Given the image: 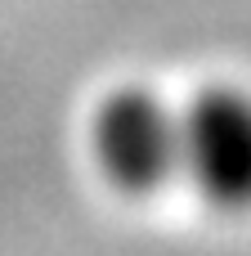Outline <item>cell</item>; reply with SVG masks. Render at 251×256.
I'll list each match as a JSON object with an SVG mask.
<instances>
[{
	"instance_id": "6da1fadb",
	"label": "cell",
	"mask_w": 251,
	"mask_h": 256,
	"mask_svg": "<svg viewBox=\"0 0 251 256\" xmlns=\"http://www.w3.org/2000/svg\"><path fill=\"white\" fill-rule=\"evenodd\" d=\"M85 158L108 194L153 202L180 184V99L153 81H117L99 90L85 117Z\"/></svg>"
},
{
	"instance_id": "7a4b0ae2",
	"label": "cell",
	"mask_w": 251,
	"mask_h": 256,
	"mask_svg": "<svg viewBox=\"0 0 251 256\" xmlns=\"http://www.w3.org/2000/svg\"><path fill=\"white\" fill-rule=\"evenodd\" d=\"M180 184L216 216H251V86L202 81L180 99Z\"/></svg>"
}]
</instances>
